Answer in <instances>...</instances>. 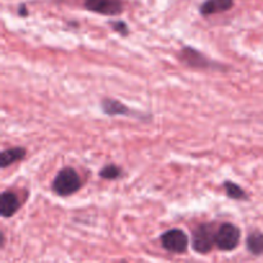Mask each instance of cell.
Masks as SVG:
<instances>
[{
    "label": "cell",
    "mask_w": 263,
    "mask_h": 263,
    "mask_svg": "<svg viewBox=\"0 0 263 263\" xmlns=\"http://www.w3.org/2000/svg\"><path fill=\"white\" fill-rule=\"evenodd\" d=\"M82 182L76 170L71 167L62 168L53 181V190L61 197H69L79 192Z\"/></svg>",
    "instance_id": "cell-1"
},
{
    "label": "cell",
    "mask_w": 263,
    "mask_h": 263,
    "mask_svg": "<svg viewBox=\"0 0 263 263\" xmlns=\"http://www.w3.org/2000/svg\"><path fill=\"white\" fill-rule=\"evenodd\" d=\"M216 233L212 225H200L193 233V249L200 254L212 251L216 244Z\"/></svg>",
    "instance_id": "cell-2"
},
{
    "label": "cell",
    "mask_w": 263,
    "mask_h": 263,
    "mask_svg": "<svg viewBox=\"0 0 263 263\" xmlns=\"http://www.w3.org/2000/svg\"><path fill=\"white\" fill-rule=\"evenodd\" d=\"M240 241V230L233 223H222L216 233V246L221 251H234Z\"/></svg>",
    "instance_id": "cell-3"
},
{
    "label": "cell",
    "mask_w": 263,
    "mask_h": 263,
    "mask_svg": "<svg viewBox=\"0 0 263 263\" xmlns=\"http://www.w3.org/2000/svg\"><path fill=\"white\" fill-rule=\"evenodd\" d=\"M162 247L171 253H184L189 246V238L180 229H171L161 236Z\"/></svg>",
    "instance_id": "cell-4"
},
{
    "label": "cell",
    "mask_w": 263,
    "mask_h": 263,
    "mask_svg": "<svg viewBox=\"0 0 263 263\" xmlns=\"http://www.w3.org/2000/svg\"><path fill=\"white\" fill-rule=\"evenodd\" d=\"M179 58L182 63L192 68H217V64L211 62L200 51L194 48H190V46H185L181 49V51L179 53Z\"/></svg>",
    "instance_id": "cell-5"
},
{
    "label": "cell",
    "mask_w": 263,
    "mask_h": 263,
    "mask_svg": "<svg viewBox=\"0 0 263 263\" xmlns=\"http://www.w3.org/2000/svg\"><path fill=\"white\" fill-rule=\"evenodd\" d=\"M85 8L90 12L103 15H118L123 10L122 0H85Z\"/></svg>",
    "instance_id": "cell-6"
},
{
    "label": "cell",
    "mask_w": 263,
    "mask_h": 263,
    "mask_svg": "<svg viewBox=\"0 0 263 263\" xmlns=\"http://www.w3.org/2000/svg\"><path fill=\"white\" fill-rule=\"evenodd\" d=\"M21 207L20 199H18L17 195L13 192L9 190H5L2 193V197H0V213L4 218L12 217Z\"/></svg>",
    "instance_id": "cell-7"
},
{
    "label": "cell",
    "mask_w": 263,
    "mask_h": 263,
    "mask_svg": "<svg viewBox=\"0 0 263 263\" xmlns=\"http://www.w3.org/2000/svg\"><path fill=\"white\" fill-rule=\"evenodd\" d=\"M234 0H205L200 5V14L208 17L212 14H218V13L228 12L233 8Z\"/></svg>",
    "instance_id": "cell-8"
},
{
    "label": "cell",
    "mask_w": 263,
    "mask_h": 263,
    "mask_svg": "<svg viewBox=\"0 0 263 263\" xmlns=\"http://www.w3.org/2000/svg\"><path fill=\"white\" fill-rule=\"evenodd\" d=\"M102 109L108 116H134L133 110L117 99L102 100Z\"/></svg>",
    "instance_id": "cell-9"
},
{
    "label": "cell",
    "mask_w": 263,
    "mask_h": 263,
    "mask_svg": "<svg viewBox=\"0 0 263 263\" xmlns=\"http://www.w3.org/2000/svg\"><path fill=\"white\" fill-rule=\"evenodd\" d=\"M26 157V149L25 148H10L5 149V151L2 152L0 154V167L2 168H7L10 164L15 163V162L22 161Z\"/></svg>",
    "instance_id": "cell-10"
},
{
    "label": "cell",
    "mask_w": 263,
    "mask_h": 263,
    "mask_svg": "<svg viewBox=\"0 0 263 263\" xmlns=\"http://www.w3.org/2000/svg\"><path fill=\"white\" fill-rule=\"evenodd\" d=\"M247 248L254 256L263 254V234L259 231L249 234L247 238Z\"/></svg>",
    "instance_id": "cell-11"
},
{
    "label": "cell",
    "mask_w": 263,
    "mask_h": 263,
    "mask_svg": "<svg viewBox=\"0 0 263 263\" xmlns=\"http://www.w3.org/2000/svg\"><path fill=\"white\" fill-rule=\"evenodd\" d=\"M223 187L226 190V194L230 199H235V200H247L248 199V195L247 193L239 186L238 184L233 181H225L223 182Z\"/></svg>",
    "instance_id": "cell-12"
},
{
    "label": "cell",
    "mask_w": 263,
    "mask_h": 263,
    "mask_svg": "<svg viewBox=\"0 0 263 263\" xmlns=\"http://www.w3.org/2000/svg\"><path fill=\"white\" fill-rule=\"evenodd\" d=\"M121 175H122V171H121L120 167H117L116 164H108L104 168L100 170L99 172V176L105 180H116L118 179Z\"/></svg>",
    "instance_id": "cell-13"
},
{
    "label": "cell",
    "mask_w": 263,
    "mask_h": 263,
    "mask_svg": "<svg viewBox=\"0 0 263 263\" xmlns=\"http://www.w3.org/2000/svg\"><path fill=\"white\" fill-rule=\"evenodd\" d=\"M110 26L115 31H117L118 33H121L122 36H127L128 35V26L127 23L123 22V21H113L110 22Z\"/></svg>",
    "instance_id": "cell-14"
},
{
    "label": "cell",
    "mask_w": 263,
    "mask_h": 263,
    "mask_svg": "<svg viewBox=\"0 0 263 263\" xmlns=\"http://www.w3.org/2000/svg\"><path fill=\"white\" fill-rule=\"evenodd\" d=\"M18 13H20V15H22V17H27V15H28V10H27V8H26L25 4H21L20 5V9H18Z\"/></svg>",
    "instance_id": "cell-15"
},
{
    "label": "cell",
    "mask_w": 263,
    "mask_h": 263,
    "mask_svg": "<svg viewBox=\"0 0 263 263\" xmlns=\"http://www.w3.org/2000/svg\"><path fill=\"white\" fill-rule=\"evenodd\" d=\"M121 263H127V262H126V261H122Z\"/></svg>",
    "instance_id": "cell-16"
}]
</instances>
